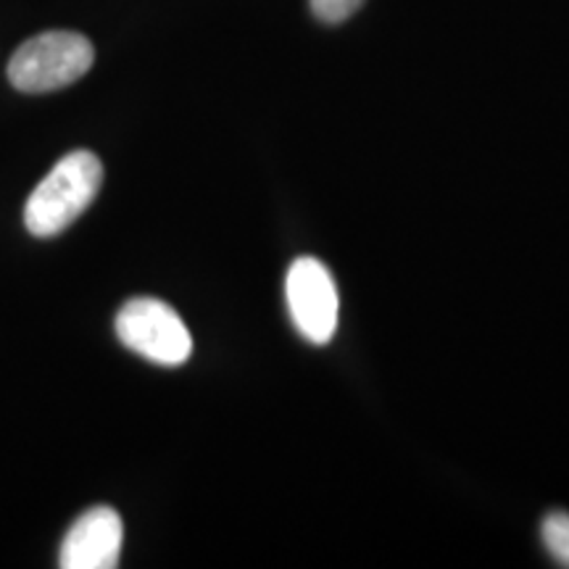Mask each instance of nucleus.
Wrapping results in <instances>:
<instances>
[{
    "label": "nucleus",
    "mask_w": 569,
    "mask_h": 569,
    "mask_svg": "<svg viewBox=\"0 0 569 569\" xmlns=\"http://www.w3.org/2000/svg\"><path fill=\"white\" fill-rule=\"evenodd\" d=\"M284 298L296 330L315 346L330 343L338 330V288L319 259H296L284 277Z\"/></svg>",
    "instance_id": "20e7f679"
},
{
    "label": "nucleus",
    "mask_w": 569,
    "mask_h": 569,
    "mask_svg": "<svg viewBox=\"0 0 569 569\" xmlns=\"http://www.w3.org/2000/svg\"><path fill=\"white\" fill-rule=\"evenodd\" d=\"M96 51L80 32L51 30L34 34L13 51L9 61V82L27 96H42L69 88L88 74Z\"/></svg>",
    "instance_id": "f03ea898"
},
{
    "label": "nucleus",
    "mask_w": 569,
    "mask_h": 569,
    "mask_svg": "<svg viewBox=\"0 0 569 569\" xmlns=\"http://www.w3.org/2000/svg\"><path fill=\"white\" fill-rule=\"evenodd\" d=\"M540 538H543L546 551L559 561L561 567H569V515L567 511H551L540 525Z\"/></svg>",
    "instance_id": "423d86ee"
},
{
    "label": "nucleus",
    "mask_w": 569,
    "mask_h": 569,
    "mask_svg": "<svg viewBox=\"0 0 569 569\" xmlns=\"http://www.w3.org/2000/svg\"><path fill=\"white\" fill-rule=\"evenodd\" d=\"M103 184V163L90 151H71L42 177L24 206V224L34 238H56L69 230Z\"/></svg>",
    "instance_id": "f257e3e1"
},
{
    "label": "nucleus",
    "mask_w": 569,
    "mask_h": 569,
    "mask_svg": "<svg viewBox=\"0 0 569 569\" xmlns=\"http://www.w3.org/2000/svg\"><path fill=\"white\" fill-rule=\"evenodd\" d=\"M117 336L122 346L159 367H180L193 353L188 325L159 298H132L117 315Z\"/></svg>",
    "instance_id": "7ed1b4c3"
},
{
    "label": "nucleus",
    "mask_w": 569,
    "mask_h": 569,
    "mask_svg": "<svg viewBox=\"0 0 569 569\" xmlns=\"http://www.w3.org/2000/svg\"><path fill=\"white\" fill-rule=\"evenodd\" d=\"M124 525L111 507H96L71 525L61 543L63 569H113L122 553Z\"/></svg>",
    "instance_id": "39448f33"
},
{
    "label": "nucleus",
    "mask_w": 569,
    "mask_h": 569,
    "mask_svg": "<svg viewBox=\"0 0 569 569\" xmlns=\"http://www.w3.org/2000/svg\"><path fill=\"white\" fill-rule=\"evenodd\" d=\"M365 0H311V13L325 24H340L361 9Z\"/></svg>",
    "instance_id": "0eeeda50"
}]
</instances>
